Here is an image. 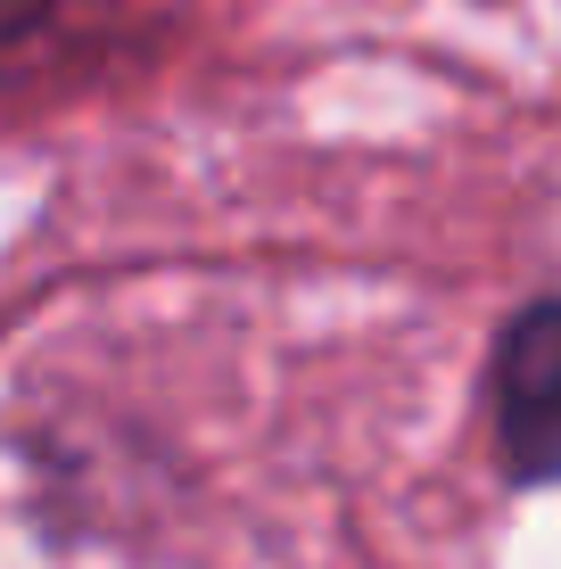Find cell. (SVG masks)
Listing matches in <instances>:
<instances>
[{
    "instance_id": "1",
    "label": "cell",
    "mask_w": 561,
    "mask_h": 569,
    "mask_svg": "<svg viewBox=\"0 0 561 569\" xmlns=\"http://www.w3.org/2000/svg\"><path fill=\"white\" fill-rule=\"evenodd\" d=\"M495 438L512 479H561V298L520 306L495 347Z\"/></svg>"
}]
</instances>
